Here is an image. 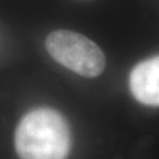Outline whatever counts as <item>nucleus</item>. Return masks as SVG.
Returning <instances> with one entry per match:
<instances>
[{"label":"nucleus","mask_w":159,"mask_h":159,"mask_svg":"<svg viewBox=\"0 0 159 159\" xmlns=\"http://www.w3.org/2000/svg\"><path fill=\"white\" fill-rule=\"evenodd\" d=\"M14 144L20 159H66L71 148L70 127L56 110L35 108L20 120Z\"/></svg>","instance_id":"1"},{"label":"nucleus","mask_w":159,"mask_h":159,"mask_svg":"<svg viewBox=\"0 0 159 159\" xmlns=\"http://www.w3.org/2000/svg\"><path fill=\"white\" fill-rule=\"evenodd\" d=\"M46 48L57 63L81 77L94 78L105 68L106 60L100 47L83 34L54 31L46 39Z\"/></svg>","instance_id":"2"},{"label":"nucleus","mask_w":159,"mask_h":159,"mask_svg":"<svg viewBox=\"0 0 159 159\" xmlns=\"http://www.w3.org/2000/svg\"><path fill=\"white\" fill-rule=\"evenodd\" d=\"M130 89L139 102L159 107V56L144 60L132 70Z\"/></svg>","instance_id":"3"}]
</instances>
